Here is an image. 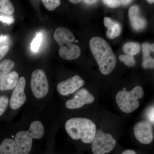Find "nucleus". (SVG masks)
I'll use <instances>...</instances> for the list:
<instances>
[{
    "instance_id": "1",
    "label": "nucleus",
    "mask_w": 154,
    "mask_h": 154,
    "mask_svg": "<svg viewBox=\"0 0 154 154\" xmlns=\"http://www.w3.org/2000/svg\"><path fill=\"white\" fill-rule=\"evenodd\" d=\"M90 46L101 72L110 74L115 68L116 58L110 45L101 37L95 36L90 40Z\"/></svg>"
},
{
    "instance_id": "2",
    "label": "nucleus",
    "mask_w": 154,
    "mask_h": 154,
    "mask_svg": "<svg viewBox=\"0 0 154 154\" xmlns=\"http://www.w3.org/2000/svg\"><path fill=\"white\" fill-rule=\"evenodd\" d=\"M65 129L72 139H81L85 143L92 142L97 131L96 124L92 120L81 117L68 119L66 122Z\"/></svg>"
},
{
    "instance_id": "3",
    "label": "nucleus",
    "mask_w": 154,
    "mask_h": 154,
    "mask_svg": "<svg viewBox=\"0 0 154 154\" xmlns=\"http://www.w3.org/2000/svg\"><path fill=\"white\" fill-rule=\"evenodd\" d=\"M53 36L59 45V53L61 57L67 60H72L79 57L81 49L78 45L72 43L75 38L70 30L60 27L56 29Z\"/></svg>"
},
{
    "instance_id": "4",
    "label": "nucleus",
    "mask_w": 154,
    "mask_h": 154,
    "mask_svg": "<svg viewBox=\"0 0 154 154\" xmlns=\"http://www.w3.org/2000/svg\"><path fill=\"white\" fill-rule=\"evenodd\" d=\"M45 129L41 122L34 121L28 131H21L15 135L14 141L19 154H28L32 149L33 139H39L44 135Z\"/></svg>"
},
{
    "instance_id": "5",
    "label": "nucleus",
    "mask_w": 154,
    "mask_h": 154,
    "mask_svg": "<svg viewBox=\"0 0 154 154\" xmlns=\"http://www.w3.org/2000/svg\"><path fill=\"white\" fill-rule=\"evenodd\" d=\"M143 89L140 86H136L131 91H119L116 97L118 107L124 113H132L139 107L138 99L143 97Z\"/></svg>"
},
{
    "instance_id": "6",
    "label": "nucleus",
    "mask_w": 154,
    "mask_h": 154,
    "mask_svg": "<svg viewBox=\"0 0 154 154\" xmlns=\"http://www.w3.org/2000/svg\"><path fill=\"white\" fill-rule=\"evenodd\" d=\"M92 152L94 154H105L113 150L116 141L112 135L105 133L101 130L96 131L92 141Z\"/></svg>"
},
{
    "instance_id": "7",
    "label": "nucleus",
    "mask_w": 154,
    "mask_h": 154,
    "mask_svg": "<svg viewBox=\"0 0 154 154\" xmlns=\"http://www.w3.org/2000/svg\"><path fill=\"white\" fill-rule=\"evenodd\" d=\"M30 88L33 95L37 99L44 98L47 95L49 91V84L44 71L38 69L33 72Z\"/></svg>"
},
{
    "instance_id": "8",
    "label": "nucleus",
    "mask_w": 154,
    "mask_h": 154,
    "mask_svg": "<svg viewBox=\"0 0 154 154\" xmlns=\"http://www.w3.org/2000/svg\"><path fill=\"white\" fill-rule=\"evenodd\" d=\"M135 137L140 143L149 144L153 140L154 134L152 124L143 120L138 122L134 127Z\"/></svg>"
},
{
    "instance_id": "9",
    "label": "nucleus",
    "mask_w": 154,
    "mask_h": 154,
    "mask_svg": "<svg viewBox=\"0 0 154 154\" xmlns=\"http://www.w3.org/2000/svg\"><path fill=\"white\" fill-rule=\"evenodd\" d=\"M95 101V97L85 88H82L77 92L73 99L66 102V107L70 110L79 109L87 104H91Z\"/></svg>"
},
{
    "instance_id": "10",
    "label": "nucleus",
    "mask_w": 154,
    "mask_h": 154,
    "mask_svg": "<svg viewBox=\"0 0 154 154\" xmlns=\"http://www.w3.org/2000/svg\"><path fill=\"white\" fill-rule=\"evenodd\" d=\"M85 81L78 75L69 78L58 84L57 89L59 94L66 96L72 94L85 85Z\"/></svg>"
},
{
    "instance_id": "11",
    "label": "nucleus",
    "mask_w": 154,
    "mask_h": 154,
    "mask_svg": "<svg viewBox=\"0 0 154 154\" xmlns=\"http://www.w3.org/2000/svg\"><path fill=\"white\" fill-rule=\"evenodd\" d=\"M26 80L25 77H21L19 79L17 86L12 93L10 105L11 109L16 110L20 108L25 104L26 96L25 93Z\"/></svg>"
},
{
    "instance_id": "12",
    "label": "nucleus",
    "mask_w": 154,
    "mask_h": 154,
    "mask_svg": "<svg viewBox=\"0 0 154 154\" xmlns=\"http://www.w3.org/2000/svg\"><path fill=\"white\" fill-rule=\"evenodd\" d=\"M128 14L131 24L135 30L139 31L145 28L146 21L141 16L140 10L137 6H131L128 10Z\"/></svg>"
},
{
    "instance_id": "13",
    "label": "nucleus",
    "mask_w": 154,
    "mask_h": 154,
    "mask_svg": "<svg viewBox=\"0 0 154 154\" xmlns=\"http://www.w3.org/2000/svg\"><path fill=\"white\" fill-rule=\"evenodd\" d=\"M19 81V74L17 72L8 73L0 79V90L8 91L14 89Z\"/></svg>"
},
{
    "instance_id": "14",
    "label": "nucleus",
    "mask_w": 154,
    "mask_h": 154,
    "mask_svg": "<svg viewBox=\"0 0 154 154\" xmlns=\"http://www.w3.org/2000/svg\"><path fill=\"white\" fill-rule=\"evenodd\" d=\"M143 61L142 66L144 69H154V44L144 42L142 45Z\"/></svg>"
},
{
    "instance_id": "15",
    "label": "nucleus",
    "mask_w": 154,
    "mask_h": 154,
    "mask_svg": "<svg viewBox=\"0 0 154 154\" xmlns=\"http://www.w3.org/2000/svg\"><path fill=\"white\" fill-rule=\"evenodd\" d=\"M104 25L108 29L106 35L109 39L116 38L121 34V25L118 22L113 21L111 19H109L105 21Z\"/></svg>"
},
{
    "instance_id": "16",
    "label": "nucleus",
    "mask_w": 154,
    "mask_h": 154,
    "mask_svg": "<svg viewBox=\"0 0 154 154\" xmlns=\"http://www.w3.org/2000/svg\"><path fill=\"white\" fill-rule=\"evenodd\" d=\"M0 154H19L14 140L6 138L0 144Z\"/></svg>"
},
{
    "instance_id": "17",
    "label": "nucleus",
    "mask_w": 154,
    "mask_h": 154,
    "mask_svg": "<svg viewBox=\"0 0 154 154\" xmlns=\"http://www.w3.org/2000/svg\"><path fill=\"white\" fill-rule=\"evenodd\" d=\"M123 50L126 54L134 56L140 51V45L135 42H127L123 46Z\"/></svg>"
},
{
    "instance_id": "18",
    "label": "nucleus",
    "mask_w": 154,
    "mask_h": 154,
    "mask_svg": "<svg viewBox=\"0 0 154 154\" xmlns=\"http://www.w3.org/2000/svg\"><path fill=\"white\" fill-rule=\"evenodd\" d=\"M13 4L9 0H0V13L11 16L14 12Z\"/></svg>"
},
{
    "instance_id": "19",
    "label": "nucleus",
    "mask_w": 154,
    "mask_h": 154,
    "mask_svg": "<svg viewBox=\"0 0 154 154\" xmlns=\"http://www.w3.org/2000/svg\"><path fill=\"white\" fill-rule=\"evenodd\" d=\"M15 66V63L11 60L6 59L0 63V79L8 73Z\"/></svg>"
},
{
    "instance_id": "20",
    "label": "nucleus",
    "mask_w": 154,
    "mask_h": 154,
    "mask_svg": "<svg viewBox=\"0 0 154 154\" xmlns=\"http://www.w3.org/2000/svg\"><path fill=\"white\" fill-rule=\"evenodd\" d=\"M42 4L49 11H53L60 5L61 1L59 0H42Z\"/></svg>"
},
{
    "instance_id": "21",
    "label": "nucleus",
    "mask_w": 154,
    "mask_h": 154,
    "mask_svg": "<svg viewBox=\"0 0 154 154\" xmlns=\"http://www.w3.org/2000/svg\"><path fill=\"white\" fill-rule=\"evenodd\" d=\"M119 59L122 62H123L125 64L128 66H134L136 62L134 57L133 56L128 55V54H121L119 55Z\"/></svg>"
},
{
    "instance_id": "22",
    "label": "nucleus",
    "mask_w": 154,
    "mask_h": 154,
    "mask_svg": "<svg viewBox=\"0 0 154 154\" xmlns=\"http://www.w3.org/2000/svg\"><path fill=\"white\" fill-rule=\"evenodd\" d=\"M42 36L41 33H38L35 38L33 39L31 44V50L34 52H37L41 45Z\"/></svg>"
},
{
    "instance_id": "23",
    "label": "nucleus",
    "mask_w": 154,
    "mask_h": 154,
    "mask_svg": "<svg viewBox=\"0 0 154 154\" xmlns=\"http://www.w3.org/2000/svg\"><path fill=\"white\" fill-rule=\"evenodd\" d=\"M9 102L8 98L7 96H0V116L5 113L8 105Z\"/></svg>"
},
{
    "instance_id": "24",
    "label": "nucleus",
    "mask_w": 154,
    "mask_h": 154,
    "mask_svg": "<svg viewBox=\"0 0 154 154\" xmlns=\"http://www.w3.org/2000/svg\"><path fill=\"white\" fill-rule=\"evenodd\" d=\"M14 22V18L12 16H8L3 14H0V22L8 25H11Z\"/></svg>"
},
{
    "instance_id": "25",
    "label": "nucleus",
    "mask_w": 154,
    "mask_h": 154,
    "mask_svg": "<svg viewBox=\"0 0 154 154\" xmlns=\"http://www.w3.org/2000/svg\"><path fill=\"white\" fill-rule=\"evenodd\" d=\"M102 2L109 8H116L121 5V1L118 0H105Z\"/></svg>"
},
{
    "instance_id": "26",
    "label": "nucleus",
    "mask_w": 154,
    "mask_h": 154,
    "mask_svg": "<svg viewBox=\"0 0 154 154\" xmlns=\"http://www.w3.org/2000/svg\"><path fill=\"white\" fill-rule=\"evenodd\" d=\"M154 106L153 105L149 108L146 113L147 117L148 119H149V122L153 124H154Z\"/></svg>"
},
{
    "instance_id": "27",
    "label": "nucleus",
    "mask_w": 154,
    "mask_h": 154,
    "mask_svg": "<svg viewBox=\"0 0 154 154\" xmlns=\"http://www.w3.org/2000/svg\"><path fill=\"white\" fill-rule=\"evenodd\" d=\"M9 50V47L8 45H4L0 46V60L5 56Z\"/></svg>"
},
{
    "instance_id": "28",
    "label": "nucleus",
    "mask_w": 154,
    "mask_h": 154,
    "mask_svg": "<svg viewBox=\"0 0 154 154\" xmlns=\"http://www.w3.org/2000/svg\"><path fill=\"white\" fill-rule=\"evenodd\" d=\"M121 154H137L136 152L133 150L128 149L122 152Z\"/></svg>"
},
{
    "instance_id": "29",
    "label": "nucleus",
    "mask_w": 154,
    "mask_h": 154,
    "mask_svg": "<svg viewBox=\"0 0 154 154\" xmlns=\"http://www.w3.org/2000/svg\"><path fill=\"white\" fill-rule=\"evenodd\" d=\"M83 2L86 3V4H88V5H91V4H95V3L97 2L98 1H94V0H85V1H83Z\"/></svg>"
},
{
    "instance_id": "30",
    "label": "nucleus",
    "mask_w": 154,
    "mask_h": 154,
    "mask_svg": "<svg viewBox=\"0 0 154 154\" xmlns=\"http://www.w3.org/2000/svg\"><path fill=\"white\" fill-rule=\"evenodd\" d=\"M8 38V36H5V35H2L0 36V43L2 42H3L5 41Z\"/></svg>"
},
{
    "instance_id": "31",
    "label": "nucleus",
    "mask_w": 154,
    "mask_h": 154,
    "mask_svg": "<svg viewBox=\"0 0 154 154\" xmlns=\"http://www.w3.org/2000/svg\"><path fill=\"white\" fill-rule=\"evenodd\" d=\"M131 2L132 1H128V0H122V1H121V3L123 5H127L131 3Z\"/></svg>"
},
{
    "instance_id": "32",
    "label": "nucleus",
    "mask_w": 154,
    "mask_h": 154,
    "mask_svg": "<svg viewBox=\"0 0 154 154\" xmlns=\"http://www.w3.org/2000/svg\"><path fill=\"white\" fill-rule=\"evenodd\" d=\"M81 1L80 0H70L69 2L71 3H72V4H78V3L80 2Z\"/></svg>"
},
{
    "instance_id": "33",
    "label": "nucleus",
    "mask_w": 154,
    "mask_h": 154,
    "mask_svg": "<svg viewBox=\"0 0 154 154\" xmlns=\"http://www.w3.org/2000/svg\"><path fill=\"white\" fill-rule=\"evenodd\" d=\"M146 2H147L149 4H152V3H154V1H153V0H147V1H146Z\"/></svg>"
}]
</instances>
